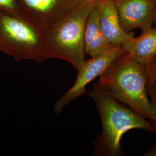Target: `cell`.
<instances>
[{
	"label": "cell",
	"instance_id": "1",
	"mask_svg": "<svg viewBox=\"0 0 156 156\" xmlns=\"http://www.w3.org/2000/svg\"><path fill=\"white\" fill-rule=\"evenodd\" d=\"M88 95L94 101L102 123V133L95 142V153L106 156L121 155L120 141L124 134L133 129L153 131L151 122L94 84Z\"/></svg>",
	"mask_w": 156,
	"mask_h": 156
},
{
	"label": "cell",
	"instance_id": "2",
	"mask_svg": "<svg viewBox=\"0 0 156 156\" xmlns=\"http://www.w3.org/2000/svg\"><path fill=\"white\" fill-rule=\"evenodd\" d=\"M98 84L117 100L151 120V106L147 94V68L126 53L119 56L99 76Z\"/></svg>",
	"mask_w": 156,
	"mask_h": 156
},
{
	"label": "cell",
	"instance_id": "3",
	"mask_svg": "<svg viewBox=\"0 0 156 156\" xmlns=\"http://www.w3.org/2000/svg\"><path fill=\"white\" fill-rule=\"evenodd\" d=\"M96 2L79 0L73 11L43 31L46 60L58 58L69 62L77 70L85 60L84 31Z\"/></svg>",
	"mask_w": 156,
	"mask_h": 156
},
{
	"label": "cell",
	"instance_id": "4",
	"mask_svg": "<svg viewBox=\"0 0 156 156\" xmlns=\"http://www.w3.org/2000/svg\"><path fill=\"white\" fill-rule=\"evenodd\" d=\"M0 51L17 62H45L43 31L23 16L0 11Z\"/></svg>",
	"mask_w": 156,
	"mask_h": 156
},
{
	"label": "cell",
	"instance_id": "5",
	"mask_svg": "<svg viewBox=\"0 0 156 156\" xmlns=\"http://www.w3.org/2000/svg\"><path fill=\"white\" fill-rule=\"evenodd\" d=\"M124 53L122 46H116L108 52L85 59L76 70L78 75L72 87L54 103L56 115H59L67 105L83 95L86 91V86L100 76L112 62Z\"/></svg>",
	"mask_w": 156,
	"mask_h": 156
},
{
	"label": "cell",
	"instance_id": "6",
	"mask_svg": "<svg viewBox=\"0 0 156 156\" xmlns=\"http://www.w3.org/2000/svg\"><path fill=\"white\" fill-rule=\"evenodd\" d=\"M23 17L42 31L73 11L79 0H17Z\"/></svg>",
	"mask_w": 156,
	"mask_h": 156
},
{
	"label": "cell",
	"instance_id": "7",
	"mask_svg": "<svg viewBox=\"0 0 156 156\" xmlns=\"http://www.w3.org/2000/svg\"><path fill=\"white\" fill-rule=\"evenodd\" d=\"M123 29L142 31L152 27L156 15V0H113Z\"/></svg>",
	"mask_w": 156,
	"mask_h": 156
},
{
	"label": "cell",
	"instance_id": "8",
	"mask_svg": "<svg viewBox=\"0 0 156 156\" xmlns=\"http://www.w3.org/2000/svg\"><path fill=\"white\" fill-rule=\"evenodd\" d=\"M101 31L112 45L122 46L134 34L123 29L113 0H98L96 3Z\"/></svg>",
	"mask_w": 156,
	"mask_h": 156
},
{
	"label": "cell",
	"instance_id": "9",
	"mask_svg": "<svg viewBox=\"0 0 156 156\" xmlns=\"http://www.w3.org/2000/svg\"><path fill=\"white\" fill-rule=\"evenodd\" d=\"M122 48L128 56L148 70L156 56V27L143 31L138 37H131Z\"/></svg>",
	"mask_w": 156,
	"mask_h": 156
},
{
	"label": "cell",
	"instance_id": "10",
	"mask_svg": "<svg viewBox=\"0 0 156 156\" xmlns=\"http://www.w3.org/2000/svg\"><path fill=\"white\" fill-rule=\"evenodd\" d=\"M84 41L85 53L90 57L106 53L116 47L106 40L101 31L96 6L88 17Z\"/></svg>",
	"mask_w": 156,
	"mask_h": 156
},
{
	"label": "cell",
	"instance_id": "11",
	"mask_svg": "<svg viewBox=\"0 0 156 156\" xmlns=\"http://www.w3.org/2000/svg\"><path fill=\"white\" fill-rule=\"evenodd\" d=\"M147 90L151 106L152 115L150 120L151 122L153 131L156 133V79L149 78Z\"/></svg>",
	"mask_w": 156,
	"mask_h": 156
},
{
	"label": "cell",
	"instance_id": "12",
	"mask_svg": "<svg viewBox=\"0 0 156 156\" xmlns=\"http://www.w3.org/2000/svg\"><path fill=\"white\" fill-rule=\"evenodd\" d=\"M0 11L23 16L17 0H0Z\"/></svg>",
	"mask_w": 156,
	"mask_h": 156
},
{
	"label": "cell",
	"instance_id": "13",
	"mask_svg": "<svg viewBox=\"0 0 156 156\" xmlns=\"http://www.w3.org/2000/svg\"><path fill=\"white\" fill-rule=\"evenodd\" d=\"M149 73V77L156 79V56L153 59L151 67L147 70Z\"/></svg>",
	"mask_w": 156,
	"mask_h": 156
},
{
	"label": "cell",
	"instance_id": "14",
	"mask_svg": "<svg viewBox=\"0 0 156 156\" xmlns=\"http://www.w3.org/2000/svg\"><path fill=\"white\" fill-rule=\"evenodd\" d=\"M146 156H156V145L146 153Z\"/></svg>",
	"mask_w": 156,
	"mask_h": 156
},
{
	"label": "cell",
	"instance_id": "15",
	"mask_svg": "<svg viewBox=\"0 0 156 156\" xmlns=\"http://www.w3.org/2000/svg\"><path fill=\"white\" fill-rule=\"evenodd\" d=\"M83 1H93V2H96L98 0H83Z\"/></svg>",
	"mask_w": 156,
	"mask_h": 156
},
{
	"label": "cell",
	"instance_id": "16",
	"mask_svg": "<svg viewBox=\"0 0 156 156\" xmlns=\"http://www.w3.org/2000/svg\"><path fill=\"white\" fill-rule=\"evenodd\" d=\"M155 24H156V17H155V20H154V23Z\"/></svg>",
	"mask_w": 156,
	"mask_h": 156
}]
</instances>
